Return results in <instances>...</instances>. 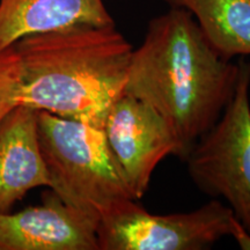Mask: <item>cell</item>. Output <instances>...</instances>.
<instances>
[{
  "mask_svg": "<svg viewBox=\"0 0 250 250\" xmlns=\"http://www.w3.org/2000/svg\"><path fill=\"white\" fill-rule=\"evenodd\" d=\"M239 73V62L218 54L189 11L171 7L149 21L143 44L131 54L123 93L168 121L184 159L221 116Z\"/></svg>",
  "mask_w": 250,
  "mask_h": 250,
  "instance_id": "cell-1",
  "label": "cell"
},
{
  "mask_svg": "<svg viewBox=\"0 0 250 250\" xmlns=\"http://www.w3.org/2000/svg\"><path fill=\"white\" fill-rule=\"evenodd\" d=\"M12 46L21 68L19 105L102 129L123 94L133 51L116 26L77 24Z\"/></svg>",
  "mask_w": 250,
  "mask_h": 250,
  "instance_id": "cell-2",
  "label": "cell"
},
{
  "mask_svg": "<svg viewBox=\"0 0 250 250\" xmlns=\"http://www.w3.org/2000/svg\"><path fill=\"white\" fill-rule=\"evenodd\" d=\"M37 136L49 188L65 203L101 218L136 201L101 127L39 110Z\"/></svg>",
  "mask_w": 250,
  "mask_h": 250,
  "instance_id": "cell-3",
  "label": "cell"
},
{
  "mask_svg": "<svg viewBox=\"0 0 250 250\" xmlns=\"http://www.w3.org/2000/svg\"><path fill=\"white\" fill-rule=\"evenodd\" d=\"M239 67L233 98L184 160L193 183L206 195L225 198L250 234V62L241 59Z\"/></svg>",
  "mask_w": 250,
  "mask_h": 250,
  "instance_id": "cell-4",
  "label": "cell"
},
{
  "mask_svg": "<svg viewBox=\"0 0 250 250\" xmlns=\"http://www.w3.org/2000/svg\"><path fill=\"white\" fill-rule=\"evenodd\" d=\"M229 206L213 199L186 213L152 214L137 201L117 204L100 218V250H203L230 235Z\"/></svg>",
  "mask_w": 250,
  "mask_h": 250,
  "instance_id": "cell-5",
  "label": "cell"
},
{
  "mask_svg": "<svg viewBox=\"0 0 250 250\" xmlns=\"http://www.w3.org/2000/svg\"><path fill=\"white\" fill-rule=\"evenodd\" d=\"M102 130L137 202L166 156L183 158L182 145L168 121L147 102L129 94L123 93L110 105Z\"/></svg>",
  "mask_w": 250,
  "mask_h": 250,
  "instance_id": "cell-6",
  "label": "cell"
},
{
  "mask_svg": "<svg viewBox=\"0 0 250 250\" xmlns=\"http://www.w3.org/2000/svg\"><path fill=\"white\" fill-rule=\"evenodd\" d=\"M99 223V215L50 190L42 195V205L0 213V250H100Z\"/></svg>",
  "mask_w": 250,
  "mask_h": 250,
  "instance_id": "cell-7",
  "label": "cell"
},
{
  "mask_svg": "<svg viewBox=\"0 0 250 250\" xmlns=\"http://www.w3.org/2000/svg\"><path fill=\"white\" fill-rule=\"evenodd\" d=\"M36 109L18 105L0 124V213L37 187H50L37 136Z\"/></svg>",
  "mask_w": 250,
  "mask_h": 250,
  "instance_id": "cell-8",
  "label": "cell"
},
{
  "mask_svg": "<svg viewBox=\"0 0 250 250\" xmlns=\"http://www.w3.org/2000/svg\"><path fill=\"white\" fill-rule=\"evenodd\" d=\"M77 24L115 26L103 0H0V52L27 36Z\"/></svg>",
  "mask_w": 250,
  "mask_h": 250,
  "instance_id": "cell-9",
  "label": "cell"
},
{
  "mask_svg": "<svg viewBox=\"0 0 250 250\" xmlns=\"http://www.w3.org/2000/svg\"><path fill=\"white\" fill-rule=\"evenodd\" d=\"M196 18L210 44L224 58L250 55V0H166Z\"/></svg>",
  "mask_w": 250,
  "mask_h": 250,
  "instance_id": "cell-10",
  "label": "cell"
},
{
  "mask_svg": "<svg viewBox=\"0 0 250 250\" xmlns=\"http://www.w3.org/2000/svg\"><path fill=\"white\" fill-rule=\"evenodd\" d=\"M21 68L13 46L0 52V124L19 105Z\"/></svg>",
  "mask_w": 250,
  "mask_h": 250,
  "instance_id": "cell-11",
  "label": "cell"
}]
</instances>
